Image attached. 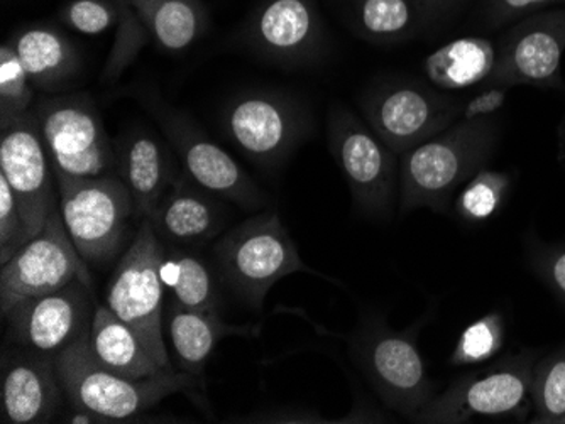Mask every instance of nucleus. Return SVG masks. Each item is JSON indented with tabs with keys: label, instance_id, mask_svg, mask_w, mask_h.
I'll use <instances>...</instances> for the list:
<instances>
[{
	"label": "nucleus",
	"instance_id": "nucleus-1",
	"mask_svg": "<svg viewBox=\"0 0 565 424\" xmlns=\"http://www.w3.org/2000/svg\"><path fill=\"white\" fill-rule=\"evenodd\" d=\"M498 126L491 117L459 119L399 156V208L446 211L457 188L493 156Z\"/></svg>",
	"mask_w": 565,
	"mask_h": 424
},
{
	"label": "nucleus",
	"instance_id": "nucleus-2",
	"mask_svg": "<svg viewBox=\"0 0 565 424\" xmlns=\"http://www.w3.org/2000/svg\"><path fill=\"white\" fill-rule=\"evenodd\" d=\"M56 369L72 410L95 414L100 423L138 416L178 392L202 401L196 388L203 382L182 370L129 379L106 369L92 356L88 334L56 356Z\"/></svg>",
	"mask_w": 565,
	"mask_h": 424
},
{
	"label": "nucleus",
	"instance_id": "nucleus-3",
	"mask_svg": "<svg viewBox=\"0 0 565 424\" xmlns=\"http://www.w3.org/2000/svg\"><path fill=\"white\" fill-rule=\"evenodd\" d=\"M218 278L249 308L262 312L271 287L295 272L317 274L298 252L276 211H263L228 230L214 247Z\"/></svg>",
	"mask_w": 565,
	"mask_h": 424
},
{
	"label": "nucleus",
	"instance_id": "nucleus-4",
	"mask_svg": "<svg viewBox=\"0 0 565 424\" xmlns=\"http://www.w3.org/2000/svg\"><path fill=\"white\" fill-rule=\"evenodd\" d=\"M167 246L157 236L149 218L138 230L114 269L107 287L106 305L138 335L142 347L163 370L174 369L164 341V286L161 262Z\"/></svg>",
	"mask_w": 565,
	"mask_h": 424
},
{
	"label": "nucleus",
	"instance_id": "nucleus-5",
	"mask_svg": "<svg viewBox=\"0 0 565 424\" xmlns=\"http://www.w3.org/2000/svg\"><path fill=\"white\" fill-rule=\"evenodd\" d=\"M60 214L76 251L87 264L113 261L136 220L135 199L119 174L75 178L55 174Z\"/></svg>",
	"mask_w": 565,
	"mask_h": 424
},
{
	"label": "nucleus",
	"instance_id": "nucleus-6",
	"mask_svg": "<svg viewBox=\"0 0 565 424\" xmlns=\"http://www.w3.org/2000/svg\"><path fill=\"white\" fill-rule=\"evenodd\" d=\"M135 97L157 120L183 171L196 185L247 211L268 207L269 196L225 149L196 126L195 120L164 102L158 91L138 88Z\"/></svg>",
	"mask_w": 565,
	"mask_h": 424
},
{
	"label": "nucleus",
	"instance_id": "nucleus-7",
	"mask_svg": "<svg viewBox=\"0 0 565 424\" xmlns=\"http://www.w3.org/2000/svg\"><path fill=\"white\" fill-rule=\"evenodd\" d=\"M31 113L55 174L75 178L117 174L114 141L90 95L43 97Z\"/></svg>",
	"mask_w": 565,
	"mask_h": 424
},
{
	"label": "nucleus",
	"instance_id": "nucleus-8",
	"mask_svg": "<svg viewBox=\"0 0 565 424\" xmlns=\"http://www.w3.org/2000/svg\"><path fill=\"white\" fill-rule=\"evenodd\" d=\"M312 128L308 110L282 91L246 90L222 110V129L228 141L254 164L281 166Z\"/></svg>",
	"mask_w": 565,
	"mask_h": 424
},
{
	"label": "nucleus",
	"instance_id": "nucleus-9",
	"mask_svg": "<svg viewBox=\"0 0 565 424\" xmlns=\"http://www.w3.org/2000/svg\"><path fill=\"white\" fill-rule=\"evenodd\" d=\"M329 149L344 174L355 207L367 217H392L399 188L398 154L352 110L332 107L327 123Z\"/></svg>",
	"mask_w": 565,
	"mask_h": 424
},
{
	"label": "nucleus",
	"instance_id": "nucleus-10",
	"mask_svg": "<svg viewBox=\"0 0 565 424\" xmlns=\"http://www.w3.org/2000/svg\"><path fill=\"white\" fill-rule=\"evenodd\" d=\"M352 354L381 401L406 420H414L437 395L414 328L395 331L384 323H370L352 338Z\"/></svg>",
	"mask_w": 565,
	"mask_h": 424
},
{
	"label": "nucleus",
	"instance_id": "nucleus-11",
	"mask_svg": "<svg viewBox=\"0 0 565 424\" xmlns=\"http://www.w3.org/2000/svg\"><path fill=\"white\" fill-rule=\"evenodd\" d=\"M462 110L452 98L408 80L377 85L361 102L367 126L398 156L446 131L462 119Z\"/></svg>",
	"mask_w": 565,
	"mask_h": 424
},
{
	"label": "nucleus",
	"instance_id": "nucleus-12",
	"mask_svg": "<svg viewBox=\"0 0 565 424\" xmlns=\"http://www.w3.org/2000/svg\"><path fill=\"white\" fill-rule=\"evenodd\" d=\"M237 43L281 68L316 65L327 47L319 0H262L237 31Z\"/></svg>",
	"mask_w": 565,
	"mask_h": 424
},
{
	"label": "nucleus",
	"instance_id": "nucleus-13",
	"mask_svg": "<svg viewBox=\"0 0 565 424\" xmlns=\"http://www.w3.org/2000/svg\"><path fill=\"white\" fill-rule=\"evenodd\" d=\"M76 280L92 283V274L66 232L58 207L50 215L43 230L25 243L11 261L2 264V316L30 297L62 290Z\"/></svg>",
	"mask_w": 565,
	"mask_h": 424
},
{
	"label": "nucleus",
	"instance_id": "nucleus-14",
	"mask_svg": "<svg viewBox=\"0 0 565 424\" xmlns=\"http://www.w3.org/2000/svg\"><path fill=\"white\" fill-rule=\"evenodd\" d=\"M565 53V8L536 12L511 24L497 46L491 88L532 85L561 88Z\"/></svg>",
	"mask_w": 565,
	"mask_h": 424
},
{
	"label": "nucleus",
	"instance_id": "nucleus-15",
	"mask_svg": "<svg viewBox=\"0 0 565 424\" xmlns=\"http://www.w3.org/2000/svg\"><path fill=\"white\" fill-rule=\"evenodd\" d=\"M94 284L76 280L53 293L30 297L8 315L9 344L58 356L90 331L97 309Z\"/></svg>",
	"mask_w": 565,
	"mask_h": 424
},
{
	"label": "nucleus",
	"instance_id": "nucleus-16",
	"mask_svg": "<svg viewBox=\"0 0 565 424\" xmlns=\"http://www.w3.org/2000/svg\"><path fill=\"white\" fill-rule=\"evenodd\" d=\"M0 176L8 180L31 237L60 207L55 170L44 149L33 113L0 126Z\"/></svg>",
	"mask_w": 565,
	"mask_h": 424
},
{
	"label": "nucleus",
	"instance_id": "nucleus-17",
	"mask_svg": "<svg viewBox=\"0 0 565 424\" xmlns=\"http://www.w3.org/2000/svg\"><path fill=\"white\" fill-rule=\"evenodd\" d=\"M532 372L523 363H507L469 373L437 394L414 417L415 423H468L472 417H503L525 407Z\"/></svg>",
	"mask_w": 565,
	"mask_h": 424
},
{
	"label": "nucleus",
	"instance_id": "nucleus-18",
	"mask_svg": "<svg viewBox=\"0 0 565 424\" xmlns=\"http://www.w3.org/2000/svg\"><path fill=\"white\" fill-rule=\"evenodd\" d=\"M65 391L56 356L15 347L2 356V421L8 424H44L55 420Z\"/></svg>",
	"mask_w": 565,
	"mask_h": 424
},
{
	"label": "nucleus",
	"instance_id": "nucleus-19",
	"mask_svg": "<svg viewBox=\"0 0 565 424\" xmlns=\"http://www.w3.org/2000/svg\"><path fill=\"white\" fill-rule=\"evenodd\" d=\"M148 218L164 246L186 249L202 246L222 232L225 208L218 196L180 171Z\"/></svg>",
	"mask_w": 565,
	"mask_h": 424
},
{
	"label": "nucleus",
	"instance_id": "nucleus-20",
	"mask_svg": "<svg viewBox=\"0 0 565 424\" xmlns=\"http://www.w3.org/2000/svg\"><path fill=\"white\" fill-rule=\"evenodd\" d=\"M114 149L117 174L135 199L136 221H142L180 173L170 145L146 129L135 128L116 139Z\"/></svg>",
	"mask_w": 565,
	"mask_h": 424
},
{
	"label": "nucleus",
	"instance_id": "nucleus-21",
	"mask_svg": "<svg viewBox=\"0 0 565 424\" xmlns=\"http://www.w3.org/2000/svg\"><path fill=\"white\" fill-rule=\"evenodd\" d=\"M164 331L173 350L174 369L203 382L209 359L224 338L254 337L259 334V327L233 325L222 319L221 312L190 309L171 300L164 309Z\"/></svg>",
	"mask_w": 565,
	"mask_h": 424
},
{
	"label": "nucleus",
	"instance_id": "nucleus-22",
	"mask_svg": "<svg viewBox=\"0 0 565 424\" xmlns=\"http://www.w3.org/2000/svg\"><path fill=\"white\" fill-rule=\"evenodd\" d=\"M9 43L14 46L33 87L43 94L65 90L81 73V53L56 28L46 24L25 26Z\"/></svg>",
	"mask_w": 565,
	"mask_h": 424
},
{
	"label": "nucleus",
	"instance_id": "nucleus-23",
	"mask_svg": "<svg viewBox=\"0 0 565 424\" xmlns=\"http://www.w3.org/2000/svg\"><path fill=\"white\" fill-rule=\"evenodd\" d=\"M88 347L97 362L124 378H149L163 370L142 347L132 328L114 315L106 303H98L95 309Z\"/></svg>",
	"mask_w": 565,
	"mask_h": 424
},
{
	"label": "nucleus",
	"instance_id": "nucleus-24",
	"mask_svg": "<svg viewBox=\"0 0 565 424\" xmlns=\"http://www.w3.org/2000/svg\"><path fill=\"white\" fill-rule=\"evenodd\" d=\"M141 15L152 43L168 55H180L209 31L202 0H126Z\"/></svg>",
	"mask_w": 565,
	"mask_h": 424
},
{
	"label": "nucleus",
	"instance_id": "nucleus-25",
	"mask_svg": "<svg viewBox=\"0 0 565 424\" xmlns=\"http://www.w3.org/2000/svg\"><path fill=\"white\" fill-rule=\"evenodd\" d=\"M349 30L373 44H396L417 33L409 0H329Z\"/></svg>",
	"mask_w": 565,
	"mask_h": 424
},
{
	"label": "nucleus",
	"instance_id": "nucleus-26",
	"mask_svg": "<svg viewBox=\"0 0 565 424\" xmlns=\"http://www.w3.org/2000/svg\"><path fill=\"white\" fill-rule=\"evenodd\" d=\"M497 46L484 37H460L428 55L425 73L435 87L465 90L490 78Z\"/></svg>",
	"mask_w": 565,
	"mask_h": 424
},
{
	"label": "nucleus",
	"instance_id": "nucleus-27",
	"mask_svg": "<svg viewBox=\"0 0 565 424\" xmlns=\"http://www.w3.org/2000/svg\"><path fill=\"white\" fill-rule=\"evenodd\" d=\"M161 280L178 305L200 312H221L217 278L205 259L182 247H167L161 262Z\"/></svg>",
	"mask_w": 565,
	"mask_h": 424
},
{
	"label": "nucleus",
	"instance_id": "nucleus-28",
	"mask_svg": "<svg viewBox=\"0 0 565 424\" xmlns=\"http://www.w3.org/2000/svg\"><path fill=\"white\" fill-rule=\"evenodd\" d=\"M117 6L119 21L116 24V37L100 77L102 84L107 85L119 80L124 72L136 62L142 47L151 41V34L136 9L126 0H117Z\"/></svg>",
	"mask_w": 565,
	"mask_h": 424
},
{
	"label": "nucleus",
	"instance_id": "nucleus-29",
	"mask_svg": "<svg viewBox=\"0 0 565 424\" xmlns=\"http://www.w3.org/2000/svg\"><path fill=\"white\" fill-rule=\"evenodd\" d=\"M533 423L565 424V350L547 357L532 373Z\"/></svg>",
	"mask_w": 565,
	"mask_h": 424
},
{
	"label": "nucleus",
	"instance_id": "nucleus-30",
	"mask_svg": "<svg viewBox=\"0 0 565 424\" xmlns=\"http://www.w3.org/2000/svg\"><path fill=\"white\" fill-rule=\"evenodd\" d=\"M30 75L11 43L0 47V126L30 112L34 104Z\"/></svg>",
	"mask_w": 565,
	"mask_h": 424
},
{
	"label": "nucleus",
	"instance_id": "nucleus-31",
	"mask_svg": "<svg viewBox=\"0 0 565 424\" xmlns=\"http://www.w3.org/2000/svg\"><path fill=\"white\" fill-rule=\"evenodd\" d=\"M510 185L508 174L482 167L460 189L456 202L457 214L469 221L488 220L500 210Z\"/></svg>",
	"mask_w": 565,
	"mask_h": 424
},
{
	"label": "nucleus",
	"instance_id": "nucleus-32",
	"mask_svg": "<svg viewBox=\"0 0 565 424\" xmlns=\"http://www.w3.org/2000/svg\"><path fill=\"white\" fill-rule=\"evenodd\" d=\"M503 344V325L498 315H488L471 323L457 341L454 366H475L493 357Z\"/></svg>",
	"mask_w": 565,
	"mask_h": 424
},
{
	"label": "nucleus",
	"instance_id": "nucleus-33",
	"mask_svg": "<svg viewBox=\"0 0 565 424\" xmlns=\"http://www.w3.org/2000/svg\"><path fill=\"white\" fill-rule=\"evenodd\" d=\"M58 19L76 33L97 36L116 28L119 6L117 0H68L60 8Z\"/></svg>",
	"mask_w": 565,
	"mask_h": 424
},
{
	"label": "nucleus",
	"instance_id": "nucleus-34",
	"mask_svg": "<svg viewBox=\"0 0 565 424\" xmlns=\"http://www.w3.org/2000/svg\"><path fill=\"white\" fill-rule=\"evenodd\" d=\"M31 239L18 199L8 180L0 176V264L11 261Z\"/></svg>",
	"mask_w": 565,
	"mask_h": 424
},
{
	"label": "nucleus",
	"instance_id": "nucleus-35",
	"mask_svg": "<svg viewBox=\"0 0 565 424\" xmlns=\"http://www.w3.org/2000/svg\"><path fill=\"white\" fill-rule=\"evenodd\" d=\"M565 8V0H482L479 18L488 30H503L547 9Z\"/></svg>",
	"mask_w": 565,
	"mask_h": 424
},
{
	"label": "nucleus",
	"instance_id": "nucleus-36",
	"mask_svg": "<svg viewBox=\"0 0 565 424\" xmlns=\"http://www.w3.org/2000/svg\"><path fill=\"white\" fill-rule=\"evenodd\" d=\"M503 88H490L484 94L478 95L472 98L471 102L462 110V119H482V117H490L491 113L497 112L501 109L504 104Z\"/></svg>",
	"mask_w": 565,
	"mask_h": 424
},
{
	"label": "nucleus",
	"instance_id": "nucleus-37",
	"mask_svg": "<svg viewBox=\"0 0 565 424\" xmlns=\"http://www.w3.org/2000/svg\"><path fill=\"white\" fill-rule=\"evenodd\" d=\"M457 0H409L414 9L418 28L428 26L431 22L440 21L444 15L449 14L456 8Z\"/></svg>",
	"mask_w": 565,
	"mask_h": 424
},
{
	"label": "nucleus",
	"instance_id": "nucleus-38",
	"mask_svg": "<svg viewBox=\"0 0 565 424\" xmlns=\"http://www.w3.org/2000/svg\"><path fill=\"white\" fill-rule=\"evenodd\" d=\"M547 271L552 284L565 296V252H561L548 262Z\"/></svg>",
	"mask_w": 565,
	"mask_h": 424
}]
</instances>
